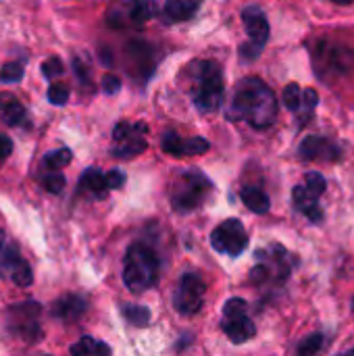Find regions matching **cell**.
I'll list each match as a JSON object with an SVG mask.
<instances>
[{
    "mask_svg": "<svg viewBox=\"0 0 354 356\" xmlns=\"http://www.w3.org/2000/svg\"><path fill=\"white\" fill-rule=\"evenodd\" d=\"M192 100L200 113H215L225 98L221 65L215 60H198L192 67Z\"/></svg>",
    "mask_w": 354,
    "mask_h": 356,
    "instance_id": "cell-3",
    "label": "cell"
},
{
    "mask_svg": "<svg viewBox=\"0 0 354 356\" xmlns=\"http://www.w3.org/2000/svg\"><path fill=\"white\" fill-rule=\"evenodd\" d=\"M282 98H284L286 108H288L290 113L296 115L300 127H303L307 121H311V117H313V113H315V108H317V104H319V94H317V90H313V88H300V86L294 83V81L288 83V86L284 88Z\"/></svg>",
    "mask_w": 354,
    "mask_h": 356,
    "instance_id": "cell-12",
    "label": "cell"
},
{
    "mask_svg": "<svg viewBox=\"0 0 354 356\" xmlns=\"http://www.w3.org/2000/svg\"><path fill=\"white\" fill-rule=\"evenodd\" d=\"M42 75H44L46 79H52V77L63 75V63H61V58H48V60L42 65Z\"/></svg>",
    "mask_w": 354,
    "mask_h": 356,
    "instance_id": "cell-32",
    "label": "cell"
},
{
    "mask_svg": "<svg viewBox=\"0 0 354 356\" xmlns=\"http://www.w3.org/2000/svg\"><path fill=\"white\" fill-rule=\"evenodd\" d=\"M325 346V336L323 334H311L307 338H303L296 346V355L298 356H319V353Z\"/></svg>",
    "mask_w": 354,
    "mask_h": 356,
    "instance_id": "cell-24",
    "label": "cell"
},
{
    "mask_svg": "<svg viewBox=\"0 0 354 356\" xmlns=\"http://www.w3.org/2000/svg\"><path fill=\"white\" fill-rule=\"evenodd\" d=\"M211 148L209 140L204 138H179L175 131H167L163 136V150L171 156H194V154H204Z\"/></svg>",
    "mask_w": 354,
    "mask_h": 356,
    "instance_id": "cell-15",
    "label": "cell"
},
{
    "mask_svg": "<svg viewBox=\"0 0 354 356\" xmlns=\"http://www.w3.org/2000/svg\"><path fill=\"white\" fill-rule=\"evenodd\" d=\"M79 190L86 192L92 198H104L108 188L104 181V173L98 169H88L81 177H79Z\"/></svg>",
    "mask_w": 354,
    "mask_h": 356,
    "instance_id": "cell-18",
    "label": "cell"
},
{
    "mask_svg": "<svg viewBox=\"0 0 354 356\" xmlns=\"http://www.w3.org/2000/svg\"><path fill=\"white\" fill-rule=\"evenodd\" d=\"M207 284L198 273H184L173 296V307L179 315H196L204 305Z\"/></svg>",
    "mask_w": 354,
    "mask_h": 356,
    "instance_id": "cell-10",
    "label": "cell"
},
{
    "mask_svg": "<svg viewBox=\"0 0 354 356\" xmlns=\"http://www.w3.org/2000/svg\"><path fill=\"white\" fill-rule=\"evenodd\" d=\"M156 15L154 0H131L125 6H119L117 13H108L111 27H127V25H142Z\"/></svg>",
    "mask_w": 354,
    "mask_h": 356,
    "instance_id": "cell-13",
    "label": "cell"
},
{
    "mask_svg": "<svg viewBox=\"0 0 354 356\" xmlns=\"http://www.w3.org/2000/svg\"><path fill=\"white\" fill-rule=\"evenodd\" d=\"M200 4L202 0H167L163 15L169 23H182L192 19L198 13Z\"/></svg>",
    "mask_w": 354,
    "mask_h": 356,
    "instance_id": "cell-17",
    "label": "cell"
},
{
    "mask_svg": "<svg viewBox=\"0 0 354 356\" xmlns=\"http://www.w3.org/2000/svg\"><path fill=\"white\" fill-rule=\"evenodd\" d=\"M23 73H25L23 63L13 60V63H6V65L0 69V79H2L4 83H17V81L23 79Z\"/></svg>",
    "mask_w": 354,
    "mask_h": 356,
    "instance_id": "cell-29",
    "label": "cell"
},
{
    "mask_svg": "<svg viewBox=\"0 0 354 356\" xmlns=\"http://www.w3.org/2000/svg\"><path fill=\"white\" fill-rule=\"evenodd\" d=\"M332 2H336V4H353L354 0H332Z\"/></svg>",
    "mask_w": 354,
    "mask_h": 356,
    "instance_id": "cell-36",
    "label": "cell"
},
{
    "mask_svg": "<svg viewBox=\"0 0 354 356\" xmlns=\"http://www.w3.org/2000/svg\"><path fill=\"white\" fill-rule=\"evenodd\" d=\"M102 90H104V94H117V92L121 90V81H119V77H115V75H106V77L102 79Z\"/></svg>",
    "mask_w": 354,
    "mask_h": 356,
    "instance_id": "cell-34",
    "label": "cell"
},
{
    "mask_svg": "<svg viewBox=\"0 0 354 356\" xmlns=\"http://www.w3.org/2000/svg\"><path fill=\"white\" fill-rule=\"evenodd\" d=\"M86 307H88V302L83 296L67 294L52 305V317L58 321H65V323H75L86 313Z\"/></svg>",
    "mask_w": 354,
    "mask_h": 356,
    "instance_id": "cell-16",
    "label": "cell"
},
{
    "mask_svg": "<svg viewBox=\"0 0 354 356\" xmlns=\"http://www.w3.org/2000/svg\"><path fill=\"white\" fill-rule=\"evenodd\" d=\"M146 134V125L144 123H127V121H121L115 125V131H113V140L115 142H125L129 138H138V136H144Z\"/></svg>",
    "mask_w": 354,
    "mask_h": 356,
    "instance_id": "cell-25",
    "label": "cell"
},
{
    "mask_svg": "<svg viewBox=\"0 0 354 356\" xmlns=\"http://www.w3.org/2000/svg\"><path fill=\"white\" fill-rule=\"evenodd\" d=\"M211 190H213V184L204 173H200L196 169L184 171L179 181L173 186V192H171L173 209L177 213H190L207 200Z\"/></svg>",
    "mask_w": 354,
    "mask_h": 356,
    "instance_id": "cell-6",
    "label": "cell"
},
{
    "mask_svg": "<svg viewBox=\"0 0 354 356\" xmlns=\"http://www.w3.org/2000/svg\"><path fill=\"white\" fill-rule=\"evenodd\" d=\"M71 159H73V152L69 148H58V150H54V152L44 156V165L50 171H58V169L67 167L71 163Z\"/></svg>",
    "mask_w": 354,
    "mask_h": 356,
    "instance_id": "cell-28",
    "label": "cell"
},
{
    "mask_svg": "<svg viewBox=\"0 0 354 356\" xmlns=\"http://www.w3.org/2000/svg\"><path fill=\"white\" fill-rule=\"evenodd\" d=\"M121 315L136 327H146L150 323V311L142 305H123Z\"/></svg>",
    "mask_w": 354,
    "mask_h": 356,
    "instance_id": "cell-23",
    "label": "cell"
},
{
    "mask_svg": "<svg viewBox=\"0 0 354 356\" xmlns=\"http://www.w3.org/2000/svg\"><path fill=\"white\" fill-rule=\"evenodd\" d=\"M42 184H44V188L50 192V194H61L63 190H65V175H61V173H56V171H50V173H46L44 175V179H42Z\"/></svg>",
    "mask_w": 354,
    "mask_h": 356,
    "instance_id": "cell-31",
    "label": "cell"
},
{
    "mask_svg": "<svg viewBox=\"0 0 354 356\" xmlns=\"http://www.w3.org/2000/svg\"><path fill=\"white\" fill-rule=\"evenodd\" d=\"M40 313H42V307L38 302L13 305L6 313L10 332L15 336H21L27 342L35 340L40 336Z\"/></svg>",
    "mask_w": 354,
    "mask_h": 356,
    "instance_id": "cell-11",
    "label": "cell"
},
{
    "mask_svg": "<svg viewBox=\"0 0 354 356\" xmlns=\"http://www.w3.org/2000/svg\"><path fill=\"white\" fill-rule=\"evenodd\" d=\"M336 356H354V348L346 350V353H340V355H336Z\"/></svg>",
    "mask_w": 354,
    "mask_h": 356,
    "instance_id": "cell-37",
    "label": "cell"
},
{
    "mask_svg": "<svg viewBox=\"0 0 354 356\" xmlns=\"http://www.w3.org/2000/svg\"><path fill=\"white\" fill-rule=\"evenodd\" d=\"M242 21L248 31V42L242 44L240 56L244 60H255V58H259V54L263 52V48L269 40V21L259 6H246L242 10Z\"/></svg>",
    "mask_w": 354,
    "mask_h": 356,
    "instance_id": "cell-8",
    "label": "cell"
},
{
    "mask_svg": "<svg viewBox=\"0 0 354 356\" xmlns=\"http://www.w3.org/2000/svg\"><path fill=\"white\" fill-rule=\"evenodd\" d=\"M8 277H10V282L15 284V286H19V288H27V286H31V282H33V273H31V267H29V263H25L23 259L13 267V271L8 273Z\"/></svg>",
    "mask_w": 354,
    "mask_h": 356,
    "instance_id": "cell-27",
    "label": "cell"
},
{
    "mask_svg": "<svg viewBox=\"0 0 354 356\" xmlns=\"http://www.w3.org/2000/svg\"><path fill=\"white\" fill-rule=\"evenodd\" d=\"M48 100L54 104V106H63V104H67V100H69V88L65 86V83H52L50 88H48Z\"/></svg>",
    "mask_w": 354,
    "mask_h": 356,
    "instance_id": "cell-30",
    "label": "cell"
},
{
    "mask_svg": "<svg viewBox=\"0 0 354 356\" xmlns=\"http://www.w3.org/2000/svg\"><path fill=\"white\" fill-rule=\"evenodd\" d=\"M325 190H328V181L319 171L307 173L305 181L294 186L292 190L294 209L315 225H319L325 219V213L321 209V196L325 194Z\"/></svg>",
    "mask_w": 354,
    "mask_h": 356,
    "instance_id": "cell-5",
    "label": "cell"
},
{
    "mask_svg": "<svg viewBox=\"0 0 354 356\" xmlns=\"http://www.w3.org/2000/svg\"><path fill=\"white\" fill-rule=\"evenodd\" d=\"M46 356H48V355H46Z\"/></svg>",
    "mask_w": 354,
    "mask_h": 356,
    "instance_id": "cell-39",
    "label": "cell"
},
{
    "mask_svg": "<svg viewBox=\"0 0 354 356\" xmlns=\"http://www.w3.org/2000/svg\"><path fill=\"white\" fill-rule=\"evenodd\" d=\"M211 246L219 254L240 257L248 248V234L240 219H225L211 232Z\"/></svg>",
    "mask_w": 354,
    "mask_h": 356,
    "instance_id": "cell-9",
    "label": "cell"
},
{
    "mask_svg": "<svg viewBox=\"0 0 354 356\" xmlns=\"http://www.w3.org/2000/svg\"><path fill=\"white\" fill-rule=\"evenodd\" d=\"M296 267V254L282 244H269L257 250V265L250 271V282L257 288H282Z\"/></svg>",
    "mask_w": 354,
    "mask_h": 356,
    "instance_id": "cell-2",
    "label": "cell"
},
{
    "mask_svg": "<svg viewBox=\"0 0 354 356\" xmlns=\"http://www.w3.org/2000/svg\"><path fill=\"white\" fill-rule=\"evenodd\" d=\"M104 181L108 190H119L125 184V173L121 169H113L108 173H104Z\"/></svg>",
    "mask_w": 354,
    "mask_h": 356,
    "instance_id": "cell-33",
    "label": "cell"
},
{
    "mask_svg": "<svg viewBox=\"0 0 354 356\" xmlns=\"http://www.w3.org/2000/svg\"><path fill=\"white\" fill-rule=\"evenodd\" d=\"M10 152H13V140L0 134V161H4Z\"/></svg>",
    "mask_w": 354,
    "mask_h": 356,
    "instance_id": "cell-35",
    "label": "cell"
},
{
    "mask_svg": "<svg viewBox=\"0 0 354 356\" xmlns=\"http://www.w3.org/2000/svg\"><path fill=\"white\" fill-rule=\"evenodd\" d=\"M146 140L142 138V136H138V138H129V140H125V142H121L117 148H113V156L115 159H131V156H138V154H142L144 150H146Z\"/></svg>",
    "mask_w": 354,
    "mask_h": 356,
    "instance_id": "cell-22",
    "label": "cell"
},
{
    "mask_svg": "<svg viewBox=\"0 0 354 356\" xmlns=\"http://www.w3.org/2000/svg\"><path fill=\"white\" fill-rule=\"evenodd\" d=\"M156 282H159L156 252L142 242L131 244L123 259V284L127 286L129 292L142 294V292L154 288Z\"/></svg>",
    "mask_w": 354,
    "mask_h": 356,
    "instance_id": "cell-4",
    "label": "cell"
},
{
    "mask_svg": "<svg viewBox=\"0 0 354 356\" xmlns=\"http://www.w3.org/2000/svg\"><path fill=\"white\" fill-rule=\"evenodd\" d=\"M71 356H111V348L92 336H83L71 346Z\"/></svg>",
    "mask_w": 354,
    "mask_h": 356,
    "instance_id": "cell-21",
    "label": "cell"
},
{
    "mask_svg": "<svg viewBox=\"0 0 354 356\" xmlns=\"http://www.w3.org/2000/svg\"><path fill=\"white\" fill-rule=\"evenodd\" d=\"M0 108H2V117L6 121V125L10 127H17V125H23L27 121V111L25 106L15 100L10 94H2L0 96Z\"/></svg>",
    "mask_w": 354,
    "mask_h": 356,
    "instance_id": "cell-19",
    "label": "cell"
},
{
    "mask_svg": "<svg viewBox=\"0 0 354 356\" xmlns=\"http://www.w3.org/2000/svg\"><path fill=\"white\" fill-rule=\"evenodd\" d=\"M240 198H242V202H244L252 213H257V215H265V213H269V209H271V200H269V196H267L261 188L246 186V188H242Z\"/></svg>",
    "mask_w": 354,
    "mask_h": 356,
    "instance_id": "cell-20",
    "label": "cell"
},
{
    "mask_svg": "<svg viewBox=\"0 0 354 356\" xmlns=\"http://www.w3.org/2000/svg\"><path fill=\"white\" fill-rule=\"evenodd\" d=\"M221 330L234 344H244L255 338L257 327L248 317V305L242 298H230L223 307Z\"/></svg>",
    "mask_w": 354,
    "mask_h": 356,
    "instance_id": "cell-7",
    "label": "cell"
},
{
    "mask_svg": "<svg viewBox=\"0 0 354 356\" xmlns=\"http://www.w3.org/2000/svg\"><path fill=\"white\" fill-rule=\"evenodd\" d=\"M353 315H354V298H353Z\"/></svg>",
    "mask_w": 354,
    "mask_h": 356,
    "instance_id": "cell-38",
    "label": "cell"
},
{
    "mask_svg": "<svg viewBox=\"0 0 354 356\" xmlns=\"http://www.w3.org/2000/svg\"><path fill=\"white\" fill-rule=\"evenodd\" d=\"M21 261L19 248L17 246H2L0 248V277H8L13 267Z\"/></svg>",
    "mask_w": 354,
    "mask_h": 356,
    "instance_id": "cell-26",
    "label": "cell"
},
{
    "mask_svg": "<svg viewBox=\"0 0 354 356\" xmlns=\"http://www.w3.org/2000/svg\"><path fill=\"white\" fill-rule=\"evenodd\" d=\"M277 96L259 77H246L236 86L227 117L232 121H246L255 129H269L277 119Z\"/></svg>",
    "mask_w": 354,
    "mask_h": 356,
    "instance_id": "cell-1",
    "label": "cell"
},
{
    "mask_svg": "<svg viewBox=\"0 0 354 356\" xmlns=\"http://www.w3.org/2000/svg\"><path fill=\"white\" fill-rule=\"evenodd\" d=\"M298 154L305 161H325V163L330 161V163H334V161L342 159V148L323 136H309L303 140Z\"/></svg>",
    "mask_w": 354,
    "mask_h": 356,
    "instance_id": "cell-14",
    "label": "cell"
}]
</instances>
